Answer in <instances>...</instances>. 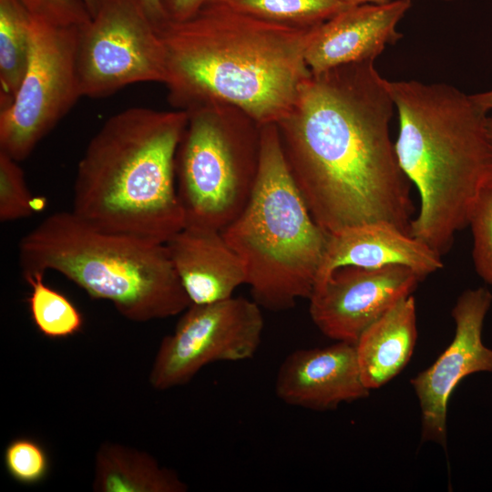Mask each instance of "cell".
<instances>
[{"label": "cell", "instance_id": "6da1fadb", "mask_svg": "<svg viewBox=\"0 0 492 492\" xmlns=\"http://www.w3.org/2000/svg\"><path fill=\"white\" fill-rule=\"evenodd\" d=\"M395 108L374 60L312 73L276 123L313 219L328 233L384 223L410 234L412 182L389 132Z\"/></svg>", "mask_w": 492, "mask_h": 492}, {"label": "cell", "instance_id": "7a4b0ae2", "mask_svg": "<svg viewBox=\"0 0 492 492\" xmlns=\"http://www.w3.org/2000/svg\"><path fill=\"white\" fill-rule=\"evenodd\" d=\"M313 29L210 3L186 20H168L157 28L166 56L168 99L180 110L227 104L260 126L276 124L312 74L305 50Z\"/></svg>", "mask_w": 492, "mask_h": 492}, {"label": "cell", "instance_id": "3957f363", "mask_svg": "<svg viewBox=\"0 0 492 492\" xmlns=\"http://www.w3.org/2000/svg\"><path fill=\"white\" fill-rule=\"evenodd\" d=\"M188 118L142 107L110 117L77 164L71 211L98 230L165 244L185 224L175 159Z\"/></svg>", "mask_w": 492, "mask_h": 492}, {"label": "cell", "instance_id": "277c9868", "mask_svg": "<svg viewBox=\"0 0 492 492\" xmlns=\"http://www.w3.org/2000/svg\"><path fill=\"white\" fill-rule=\"evenodd\" d=\"M398 114V162L419 192L410 235L439 256L467 226L475 195L492 173L487 113L447 84L388 81Z\"/></svg>", "mask_w": 492, "mask_h": 492}, {"label": "cell", "instance_id": "5b68a950", "mask_svg": "<svg viewBox=\"0 0 492 492\" xmlns=\"http://www.w3.org/2000/svg\"><path fill=\"white\" fill-rule=\"evenodd\" d=\"M18 259L23 276L56 272L133 322L191 305L165 244L98 230L72 211L49 215L22 237Z\"/></svg>", "mask_w": 492, "mask_h": 492}, {"label": "cell", "instance_id": "8992f818", "mask_svg": "<svg viewBox=\"0 0 492 492\" xmlns=\"http://www.w3.org/2000/svg\"><path fill=\"white\" fill-rule=\"evenodd\" d=\"M241 259L253 301L278 312L309 299L329 234L313 219L286 162L278 127H261L256 183L241 213L221 231Z\"/></svg>", "mask_w": 492, "mask_h": 492}, {"label": "cell", "instance_id": "52a82bcc", "mask_svg": "<svg viewBox=\"0 0 492 492\" xmlns=\"http://www.w3.org/2000/svg\"><path fill=\"white\" fill-rule=\"evenodd\" d=\"M186 111L175 159L184 226L222 231L241 213L254 189L261 126L227 104Z\"/></svg>", "mask_w": 492, "mask_h": 492}, {"label": "cell", "instance_id": "ba28073f", "mask_svg": "<svg viewBox=\"0 0 492 492\" xmlns=\"http://www.w3.org/2000/svg\"><path fill=\"white\" fill-rule=\"evenodd\" d=\"M79 27L32 15L26 72L11 103L0 110V151L18 162L82 97L76 65Z\"/></svg>", "mask_w": 492, "mask_h": 492}, {"label": "cell", "instance_id": "9c48e42d", "mask_svg": "<svg viewBox=\"0 0 492 492\" xmlns=\"http://www.w3.org/2000/svg\"><path fill=\"white\" fill-rule=\"evenodd\" d=\"M77 72L82 97L100 98L140 82L166 81L157 27L132 0H103L79 27Z\"/></svg>", "mask_w": 492, "mask_h": 492}, {"label": "cell", "instance_id": "30bf717a", "mask_svg": "<svg viewBox=\"0 0 492 492\" xmlns=\"http://www.w3.org/2000/svg\"><path fill=\"white\" fill-rule=\"evenodd\" d=\"M263 316L253 300L231 297L207 304H191L174 332L163 338L149 381L156 390L189 383L214 362L251 359L262 336Z\"/></svg>", "mask_w": 492, "mask_h": 492}, {"label": "cell", "instance_id": "8fae6325", "mask_svg": "<svg viewBox=\"0 0 492 492\" xmlns=\"http://www.w3.org/2000/svg\"><path fill=\"white\" fill-rule=\"evenodd\" d=\"M423 279L398 264L342 266L314 286L309 298L310 316L326 337L355 343L366 328L411 295Z\"/></svg>", "mask_w": 492, "mask_h": 492}, {"label": "cell", "instance_id": "7c38bea8", "mask_svg": "<svg viewBox=\"0 0 492 492\" xmlns=\"http://www.w3.org/2000/svg\"><path fill=\"white\" fill-rule=\"evenodd\" d=\"M492 293L486 287L467 289L452 310L456 332L450 344L432 365L412 378L419 401L422 440L446 446L447 404L455 388L466 376L492 373V349L482 340Z\"/></svg>", "mask_w": 492, "mask_h": 492}, {"label": "cell", "instance_id": "4fadbf2b", "mask_svg": "<svg viewBox=\"0 0 492 492\" xmlns=\"http://www.w3.org/2000/svg\"><path fill=\"white\" fill-rule=\"evenodd\" d=\"M275 394L283 403L315 411L365 398L354 343L337 342L323 348L299 349L281 364Z\"/></svg>", "mask_w": 492, "mask_h": 492}, {"label": "cell", "instance_id": "5bb4252c", "mask_svg": "<svg viewBox=\"0 0 492 492\" xmlns=\"http://www.w3.org/2000/svg\"><path fill=\"white\" fill-rule=\"evenodd\" d=\"M411 0L348 5L314 27L305 50L312 73L365 60H375L401 37L396 26Z\"/></svg>", "mask_w": 492, "mask_h": 492}, {"label": "cell", "instance_id": "9a60e30c", "mask_svg": "<svg viewBox=\"0 0 492 492\" xmlns=\"http://www.w3.org/2000/svg\"><path fill=\"white\" fill-rule=\"evenodd\" d=\"M165 245L191 304L227 300L246 284L244 264L221 231L184 226Z\"/></svg>", "mask_w": 492, "mask_h": 492}, {"label": "cell", "instance_id": "2e32d148", "mask_svg": "<svg viewBox=\"0 0 492 492\" xmlns=\"http://www.w3.org/2000/svg\"><path fill=\"white\" fill-rule=\"evenodd\" d=\"M392 264L409 267L423 278L443 267L441 256L410 234L384 223L365 224L329 234L314 286L342 266Z\"/></svg>", "mask_w": 492, "mask_h": 492}, {"label": "cell", "instance_id": "e0dca14e", "mask_svg": "<svg viewBox=\"0 0 492 492\" xmlns=\"http://www.w3.org/2000/svg\"><path fill=\"white\" fill-rule=\"evenodd\" d=\"M417 339L415 300L411 294L366 328L354 343L367 389L395 378L409 362Z\"/></svg>", "mask_w": 492, "mask_h": 492}, {"label": "cell", "instance_id": "ac0fdd59", "mask_svg": "<svg viewBox=\"0 0 492 492\" xmlns=\"http://www.w3.org/2000/svg\"><path fill=\"white\" fill-rule=\"evenodd\" d=\"M96 492H186L188 486L172 469L149 454L106 442L98 447L92 485Z\"/></svg>", "mask_w": 492, "mask_h": 492}, {"label": "cell", "instance_id": "d6986e66", "mask_svg": "<svg viewBox=\"0 0 492 492\" xmlns=\"http://www.w3.org/2000/svg\"><path fill=\"white\" fill-rule=\"evenodd\" d=\"M32 15L17 0H0V108L15 97L32 46Z\"/></svg>", "mask_w": 492, "mask_h": 492}, {"label": "cell", "instance_id": "ffe728a7", "mask_svg": "<svg viewBox=\"0 0 492 492\" xmlns=\"http://www.w3.org/2000/svg\"><path fill=\"white\" fill-rule=\"evenodd\" d=\"M208 3L299 29H313L348 6L339 0H210Z\"/></svg>", "mask_w": 492, "mask_h": 492}, {"label": "cell", "instance_id": "44dd1931", "mask_svg": "<svg viewBox=\"0 0 492 492\" xmlns=\"http://www.w3.org/2000/svg\"><path fill=\"white\" fill-rule=\"evenodd\" d=\"M44 275L34 272L23 276L31 289L28 304L35 326L53 339L77 333L84 323L81 313L66 295L46 285Z\"/></svg>", "mask_w": 492, "mask_h": 492}, {"label": "cell", "instance_id": "7402d4cb", "mask_svg": "<svg viewBox=\"0 0 492 492\" xmlns=\"http://www.w3.org/2000/svg\"><path fill=\"white\" fill-rule=\"evenodd\" d=\"M467 226L473 237L475 270L486 283L492 284V173L481 183L475 195Z\"/></svg>", "mask_w": 492, "mask_h": 492}, {"label": "cell", "instance_id": "603a6c76", "mask_svg": "<svg viewBox=\"0 0 492 492\" xmlns=\"http://www.w3.org/2000/svg\"><path fill=\"white\" fill-rule=\"evenodd\" d=\"M18 161L0 151V220L13 221L30 217L36 207Z\"/></svg>", "mask_w": 492, "mask_h": 492}, {"label": "cell", "instance_id": "cb8c5ba5", "mask_svg": "<svg viewBox=\"0 0 492 492\" xmlns=\"http://www.w3.org/2000/svg\"><path fill=\"white\" fill-rule=\"evenodd\" d=\"M4 464L9 476L23 485H36L48 475L49 457L44 447L29 437H18L5 447Z\"/></svg>", "mask_w": 492, "mask_h": 492}, {"label": "cell", "instance_id": "d4e9b609", "mask_svg": "<svg viewBox=\"0 0 492 492\" xmlns=\"http://www.w3.org/2000/svg\"><path fill=\"white\" fill-rule=\"evenodd\" d=\"M33 16L60 26H82L91 15L82 0H17Z\"/></svg>", "mask_w": 492, "mask_h": 492}, {"label": "cell", "instance_id": "484cf974", "mask_svg": "<svg viewBox=\"0 0 492 492\" xmlns=\"http://www.w3.org/2000/svg\"><path fill=\"white\" fill-rule=\"evenodd\" d=\"M169 21H183L193 16L210 0H160Z\"/></svg>", "mask_w": 492, "mask_h": 492}, {"label": "cell", "instance_id": "4316f807", "mask_svg": "<svg viewBox=\"0 0 492 492\" xmlns=\"http://www.w3.org/2000/svg\"><path fill=\"white\" fill-rule=\"evenodd\" d=\"M148 15L151 22L158 28L160 25L168 21L163 11L160 0H132Z\"/></svg>", "mask_w": 492, "mask_h": 492}, {"label": "cell", "instance_id": "83f0119b", "mask_svg": "<svg viewBox=\"0 0 492 492\" xmlns=\"http://www.w3.org/2000/svg\"><path fill=\"white\" fill-rule=\"evenodd\" d=\"M474 101L487 113L492 111V89L471 95Z\"/></svg>", "mask_w": 492, "mask_h": 492}, {"label": "cell", "instance_id": "f1b7e54d", "mask_svg": "<svg viewBox=\"0 0 492 492\" xmlns=\"http://www.w3.org/2000/svg\"><path fill=\"white\" fill-rule=\"evenodd\" d=\"M103 0H82L91 17L96 15Z\"/></svg>", "mask_w": 492, "mask_h": 492}, {"label": "cell", "instance_id": "f546056e", "mask_svg": "<svg viewBox=\"0 0 492 492\" xmlns=\"http://www.w3.org/2000/svg\"><path fill=\"white\" fill-rule=\"evenodd\" d=\"M339 1L348 5H362V4H382V3L389 2L391 0H339ZM443 1H454V0H443Z\"/></svg>", "mask_w": 492, "mask_h": 492}, {"label": "cell", "instance_id": "4dcf8cb0", "mask_svg": "<svg viewBox=\"0 0 492 492\" xmlns=\"http://www.w3.org/2000/svg\"><path fill=\"white\" fill-rule=\"evenodd\" d=\"M487 128L489 138L492 141V115L487 116Z\"/></svg>", "mask_w": 492, "mask_h": 492}]
</instances>
